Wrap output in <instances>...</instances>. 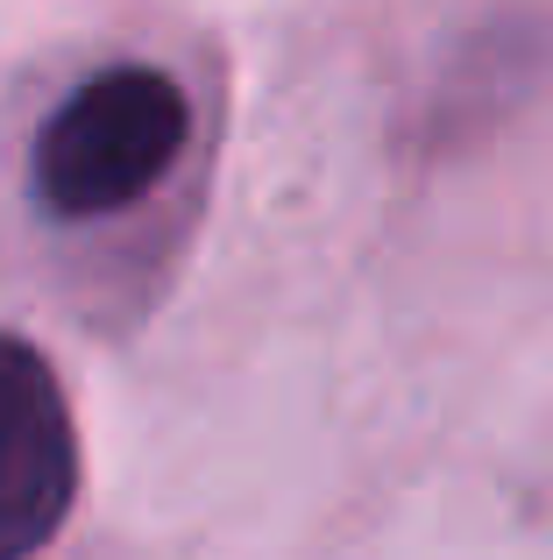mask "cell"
I'll return each mask as SVG.
<instances>
[{
    "instance_id": "1",
    "label": "cell",
    "mask_w": 553,
    "mask_h": 560,
    "mask_svg": "<svg viewBox=\"0 0 553 560\" xmlns=\"http://www.w3.org/2000/svg\"><path fill=\"white\" fill-rule=\"evenodd\" d=\"M185 142H192L185 85L156 65H107L36 128L28 178L43 213L107 220L150 199L185 156Z\"/></svg>"
},
{
    "instance_id": "2",
    "label": "cell",
    "mask_w": 553,
    "mask_h": 560,
    "mask_svg": "<svg viewBox=\"0 0 553 560\" xmlns=\"http://www.w3.org/2000/svg\"><path fill=\"white\" fill-rule=\"evenodd\" d=\"M79 497V425L64 383L22 334H0V560H36Z\"/></svg>"
}]
</instances>
